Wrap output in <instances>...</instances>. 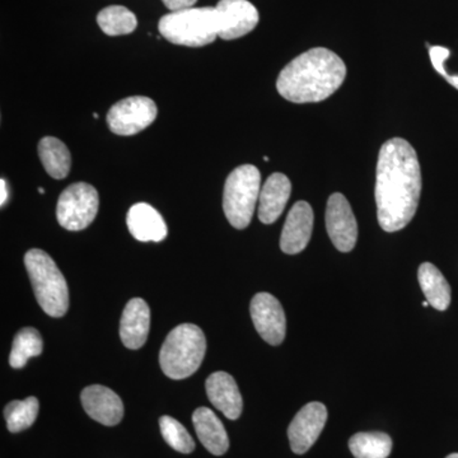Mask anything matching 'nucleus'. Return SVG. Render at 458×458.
I'll return each mask as SVG.
<instances>
[{"mask_svg":"<svg viewBox=\"0 0 458 458\" xmlns=\"http://www.w3.org/2000/svg\"><path fill=\"white\" fill-rule=\"evenodd\" d=\"M421 194V170L409 141L394 138L379 150L376 174L377 218L388 233L411 222Z\"/></svg>","mask_w":458,"mask_h":458,"instance_id":"1","label":"nucleus"},{"mask_svg":"<svg viewBox=\"0 0 458 458\" xmlns=\"http://www.w3.org/2000/svg\"><path fill=\"white\" fill-rule=\"evenodd\" d=\"M346 66L342 57L325 47L301 54L280 72L276 89L293 104L324 101L342 87Z\"/></svg>","mask_w":458,"mask_h":458,"instance_id":"2","label":"nucleus"},{"mask_svg":"<svg viewBox=\"0 0 458 458\" xmlns=\"http://www.w3.org/2000/svg\"><path fill=\"white\" fill-rule=\"evenodd\" d=\"M205 352L207 339L203 330L197 325H179L165 337L159 352V364L170 378L185 379L200 369Z\"/></svg>","mask_w":458,"mask_h":458,"instance_id":"3","label":"nucleus"},{"mask_svg":"<svg viewBox=\"0 0 458 458\" xmlns=\"http://www.w3.org/2000/svg\"><path fill=\"white\" fill-rule=\"evenodd\" d=\"M25 265L44 312L51 318L64 316L69 309L68 284L55 261L42 250L33 249L25 255Z\"/></svg>","mask_w":458,"mask_h":458,"instance_id":"4","label":"nucleus"},{"mask_svg":"<svg viewBox=\"0 0 458 458\" xmlns=\"http://www.w3.org/2000/svg\"><path fill=\"white\" fill-rule=\"evenodd\" d=\"M159 32L165 40L182 47H200L219 38V17L216 7L189 8L171 12L161 18Z\"/></svg>","mask_w":458,"mask_h":458,"instance_id":"5","label":"nucleus"},{"mask_svg":"<svg viewBox=\"0 0 458 458\" xmlns=\"http://www.w3.org/2000/svg\"><path fill=\"white\" fill-rule=\"evenodd\" d=\"M261 174L252 165L231 172L223 192V210L234 228L249 227L256 204L260 199Z\"/></svg>","mask_w":458,"mask_h":458,"instance_id":"6","label":"nucleus"},{"mask_svg":"<svg viewBox=\"0 0 458 458\" xmlns=\"http://www.w3.org/2000/svg\"><path fill=\"white\" fill-rule=\"evenodd\" d=\"M98 190L86 182L66 188L57 201V222L68 231H82L95 221L98 213Z\"/></svg>","mask_w":458,"mask_h":458,"instance_id":"7","label":"nucleus"},{"mask_svg":"<svg viewBox=\"0 0 458 458\" xmlns=\"http://www.w3.org/2000/svg\"><path fill=\"white\" fill-rule=\"evenodd\" d=\"M157 106L152 99L135 96L114 104L107 114V125L114 134L134 135L155 122Z\"/></svg>","mask_w":458,"mask_h":458,"instance_id":"8","label":"nucleus"},{"mask_svg":"<svg viewBox=\"0 0 458 458\" xmlns=\"http://www.w3.org/2000/svg\"><path fill=\"white\" fill-rule=\"evenodd\" d=\"M328 237L339 251L351 252L358 240V225L351 204L339 192L328 198L327 207Z\"/></svg>","mask_w":458,"mask_h":458,"instance_id":"9","label":"nucleus"},{"mask_svg":"<svg viewBox=\"0 0 458 458\" xmlns=\"http://www.w3.org/2000/svg\"><path fill=\"white\" fill-rule=\"evenodd\" d=\"M256 331L270 345H280L284 342L286 318L282 304L274 295L258 293L250 306Z\"/></svg>","mask_w":458,"mask_h":458,"instance_id":"10","label":"nucleus"},{"mask_svg":"<svg viewBox=\"0 0 458 458\" xmlns=\"http://www.w3.org/2000/svg\"><path fill=\"white\" fill-rule=\"evenodd\" d=\"M327 420V409L324 403H310L297 412L288 428L292 451L306 454L318 441Z\"/></svg>","mask_w":458,"mask_h":458,"instance_id":"11","label":"nucleus"},{"mask_svg":"<svg viewBox=\"0 0 458 458\" xmlns=\"http://www.w3.org/2000/svg\"><path fill=\"white\" fill-rule=\"evenodd\" d=\"M219 17V38L236 40L258 26L259 12L249 0H219L216 4Z\"/></svg>","mask_w":458,"mask_h":458,"instance_id":"12","label":"nucleus"},{"mask_svg":"<svg viewBox=\"0 0 458 458\" xmlns=\"http://www.w3.org/2000/svg\"><path fill=\"white\" fill-rule=\"evenodd\" d=\"M313 231V210L307 201H297L286 216L280 249L284 254L295 255L302 252L311 240Z\"/></svg>","mask_w":458,"mask_h":458,"instance_id":"13","label":"nucleus"},{"mask_svg":"<svg viewBox=\"0 0 458 458\" xmlns=\"http://www.w3.org/2000/svg\"><path fill=\"white\" fill-rule=\"evenodd\" d=\"M84 411L93 420L104 424V426H117L123 417V403L122 399L101 385H92L84 388L81 394Z\"/></svg>","mask_w":458,"mask_h":458,"instance_id":"14","label":"nucleus"},{"mask_svg":"<svg viewBox=\"0 0 458 458\" xmlns=\"http://www.w3.org/2000/svg\"><path fill=\"white\" fill-rule=\"evenodd\" d=\"M205 388L208 399L225 418L236 420L241 417L243 401L233 377L225 372L213 373L208 377Z\"/></svg>","mask_w":458,"mask_h":458,"instance_id":"15","label":"nucleus"},{"mask_svg":"<svg viewBox=\"0 0 458 458\" xmlns=\"http://www.w3.org/2000/svg\"><path fill=\"white\" fill-rule=\"evenodd\" d=\"M149 325V306L141 298H132L126 304L120 321V337L123 345L132 351L140 349L147 342Z\"/></svg>","mask_w":458,"mask_h":458,"instance_id":"16","label":"nucleus"},{"mask_svg":"<svg viewBox=\"0 0 458 458\" xmlns=\"http://www.w3.org/2000/svg\"><path fill=\"white\" fill-rule=\"evenodd\" d=\"M129 231L140 242H161L167 237V225L161 214L147 203L132 205L126 216Z\"/></svg>","mask_w":458,"mask_h":458,"instance_id":"17","label":"nucleus"},{"mask_svg":"<svg viewBox=\"0 0 458 458\" xmlns=\"http://www.w3.org/2000/svg\"><path fill=\"white\" fill-rule=\"evenodd\" d=\"M291 192L292 183L285 174H271L261 189L259 199V219L264 225H273L284 212Z\"/></svg>","mask_w":458,"mask_h":458,"instance_id":"18","label":"nucleus"},{"mask_svg":"<svg viewBox=\"0 0 458 458\" xmlns=\"http://www.w3.org/2000/svg\"><path fill=\"white\" fill-rule=\"evenodd\" d=\"M195 432L199 441L214 454L222 456L229 448L228 434L219 418L209 408H199L192 414Z\"/></svg>","mask_w":458,"mask_h":458,"instance_id":"19","label":"nucleus"},{"mask_svg":"<svg viewBox=\"0 0 458 458\" xmlns=\"http://www.w3.org/2000/svg\"><path fill=\"white\" fill-rule=\"evenodd\" d=\"M418 280L430 306L438 311H445L450 307L451 286L438 267L424 262L419 267Z\"/></svg>","mask_w":458,"mask_h":458,"instance_id":"20","label":"nucleus"},{"mask_svg":"<svg viewBox=\"0 0 458 458\" xmlns=\"http://www.w3.org/2000/svg\"><path fill=\"white\" fill-rule=\"evenodd\" d=\"M38 156L45 170L53 179H65L71 171L72 157L68 148L56 138L47 137L38 144Z\"/></svg>","mask_w":458,"mask_h":458,"instance_id":"21","label":"nucleus"},{"mask_svg":"<svg viewBox=\"0 0 458 458\" xmlns=\"http://www.w3.org/2000/svg\"><path fill=\"white\" fill-rule=\"evenodd\" d=\"M355 458H387L393 451V439L382 432H361L349 439Z\"/></svg>","mask_w":458,"mask_h":458,"instance_id":"22","label":"nucleus"},{"mask_svg":"<svg viewBox=\"0 0 458 458\" xmlns=\"http://www.w3.org/2000/svg\"><path fill=\"white\" fill-rule=\"evenodd\" d=\"M42 349H44V342L40 333L33 327L22 328L14 336L11 355H9V364L16 369H23L29 360L41 354Z\"/></svg>","mask_w":458,"mask_h":458,"instance_id":"23","label":"nucleus"},{"mask_svg":"<svg viewBox=\"0 0 458 458\" xmlns=\"http://www.w3.org/2000/svg\"><path fill=\"white\" fill-rule=\"evenodd\" d=\"M98 26L108 36L129 35L137 29L135 14L122 5H111L102 9L98 16Z\"/></svg>","mask_w":458,"mask_h":458,"instance_id":"24","label":"nucleus"},{"mask_svg":"<svg viewBox=\"0 0 458 458\" xmlns=\"http://www.w3.org/2000/svg\"><path fill=\"white\" fill-rule=\"evenodd\" d=\"M38 400L27 397L26 400H16L9 403L4 409L5 421L11 433H20L29 429L35 423L38 415Z\"/></svg>","mask_w":458,"mask_h":458,"instance_id":"25","label":"nucleus"},{"mask_svg":"<svg viewBox=\"0 0 458 458\" xmlns=\"http://www.w3.org/2000/svg\"><path fill=\"white\" fill-rule=\"evenodd\" d=\"M159 427L165 443L174 451L188 454L195 450L194 439L176 419L165 415L159 419Z\"/></svg>","mask_w":458,"mask_h":458,"instance_id":"26","label":"nucleus"},{"mask_svg":"<svg viewBox=\"0 0 458 458\" xmlns=\"http://www.w3.org/2000/svg\"><path fill=\"white\" fill-rule=\"evenodd\" d=\"M429 55L434 69H436L451 86L458 89V75H451L445 68V62L448 59V56H450V50H448L447 47H429Z\"/></svg>","mask_w":458,"mask_h":458,"instance_id":"27","label":"nucleus"},{"mask_svg":"<svg viewBox=\"0 0 458 458\" xmlns=\"http://www.w3.org/2000/svg\"><path fill=\"white\" fill-rule=\"evenodd\" d=\"M162 2L171 12H180L194 7L198 0H162Z\"/></svg>","mask_w":458,"mask_h":458,"instance_id":"28","label":"nucleus"},{"mask_svg":"<svg viewBox=\"0 0 458 458\" xmlns=\"http://www.w3.org/2000/svg\"><path fill=\"white\" fill-rule=\"evenodd\" d=\"M9 197L8 185L7 181L2 180L0 181V205L4 207L7 204Z\"/></svg>","mask_w":458,"mask_h":458,"instance_id":"29","label":"nucleus"},{"mask_svg":"<svg viewBox=\"0 0 458 458\" xmlns=\"http://www.w3.org/2000/svg\"><path fill=\"white\" fill-rule=\"evenodd\" d=\"M445 458H458V454H452L450 456H447Z\"/></svg>","mask_w":458,"mask_h":458,"instance_id":"30","label":"nucleus"},{"mask_svg":"<svg viewBox=\"0 0 458 458\" xmlns=\"http://www.w3.org/2000/svg\"><path fill=\"white\" fill-rule=\"evenodd\" d=\"M423 306L428 307V306H430V304H429V302H428V301H426V302H423Z\"/></svg>","mask_w":458,"mask_h":458,"instance_id":"31","label":"nucleus"},{"mask_svg":"<svg viewBox=\"0 0 458 458\" xmlns=\"http://www.w3.org/2000/svg\"><path fill=\"white\" fill-rule=\"evenodd\" d=\"M38 191H40V194H44V189L40 188L38 189Z\"/></svg>","mask_w":458,"mask_h":458,"instance_id":"32","label":"nucleus"}]
</instances>
